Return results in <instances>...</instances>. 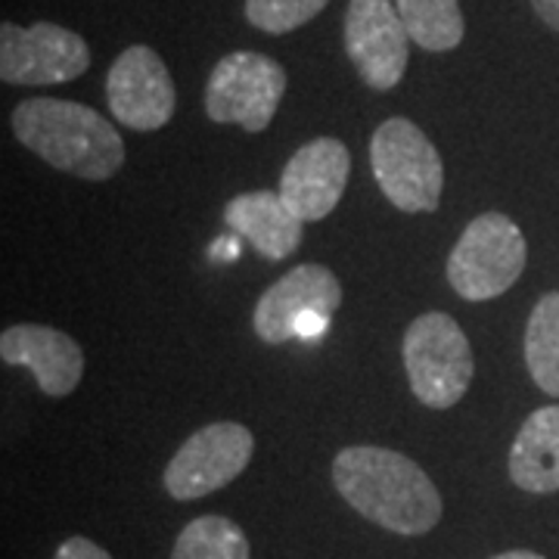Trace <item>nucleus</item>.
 <instances>
[{
	"mask_svg": "<svg viewBox=\"0 0 559 559\" xmlns=\"http://www.w3.org/2000/svg\"><path fill=\"white\" fill-rule=\"evenodd\" d=\"M336 491L364 520L395 535H426L441 520V495L411 457L377 444H355L336 454Z\"/></svg>",
	"mask_w": 559,
	"mask_h": 559,
	"instance_id": "1",
	"label": "nucleus"
},
{
	"mask_svg": "<svg viewBox=\"0 0 559 559\" xmlns=\"http://www.w3.org/2000/svg\"><path fill=\"white\" fill-rule=\"evenodd\" d=\"M13 134L57 171L84 180H109L124 162V140L91 106L53 97L22 100L13 109Z\"/></svg>",
	"mask_w": 559,
	"mask_h": 559,
	"instance_id": "2",
	"label": "nucleus"
},
{
	"mask_svg": "<svg viewBox=\"0 0 559 559\" xmlns=\"http://www.w3.org/2000/svg\"><path fill=\"white\" fill-rule=\"evenodd\" d=\"M404 367L411 389L426 407H454L476 373V358L460 323L444 311L419 314L404 333Z\"/></svg>",
	"mask_w": 559,
	"mask_h": 559,
	"instance_id": "3",
	"label": "nucleus"
},
{
	"mask_svg": "<svg viewBox=\"0 0 559 559\" xmlns=\"http://www.w3.org/2000/svg\"><path fill=\"white\" fill-rule=\"evenodd\" d=\"M525 237L500 212H485L469 221L448 255V283L466 301H491L503 296L525 271Z\"/></svg>",
	"mask_w": 559,
	"mask_h": 559,
	"instance_id": "4",
	"label": "nucleus"
},
{
	"mask_svg": "<svg viewBox=\"0 0 559 559\" xmlns=\"http://www.w3.org/2000/svg\"><path fill=\"white\" fill-rule=\"evenodd\" d=\"M373 178L401 212H436L444 187V165L432 140L411 119H385L370 140Z\"/></svg>",
	"mask_w": 559,
	"mask_h": 559,
	"instance_id": "5",
	"label": "nucleus"
},
{
	"mask_svg": "<svg viewBox=\"0 0 559 559\" xmlns=\"http://www.w3.org/2000/svg\"><path fill=\"white\" fill-rule=\"evenodd\" d=\"M286 94V69L277 60L237 50L212 69L205 84V112L218 124H240L249 134L264 131Z\"/></svg>",
	"mask_w": 559,
	"mask_h": 559,
	"instance_id": "6",
	"label": "nucleus"
},
{
	"mask_svg": "<svg viewBox=\"0 0 559 559\" xmlns=\"http://www.w3.org/2000/svg\"><path fill=\"white\" fill-rule=\"evenodd\" d=\"M87 66V40L57 22H35L28 28L13 22L0 25V79L7 84H62L84 75Z\"/></svg>",
	"mask_w": 559,
	"mask_h": 559,
	"instance_id": "7",
	"label": "nucleus"
},
{
	"mask_svg": "<svg viewBox=\"0 0 559 559\" xmlns=\"http://www.w3.org/2000/svg\"><path fill=\"white\" fill-rule=\"evenodd\" d=\"M255 454V436L240 423H212L193 432L165 466V491L175 500H200L240 476Z\"/></svg>",
	"mask_w": 559,
	"mask_h": 559,
	"instance_id": "8",
	"label": "nucleus"
},
{
	"mask_svg": "<svg viewBox=\"0 0 559 559\" xmlns=\"http://www.w3.org/2000/svg\"><path fill=\"white\" fill-rule=\"evenodd\" d=\"M106 103L112 119L124 128L159 131L175 116L178 91L159 53L146 44H134L121 50L106 75Z\"/></svg>",
	"mask_w": 559,
	"mask_h": 559,
	"instance_id": "9",
	"label": "nucleus"
},
{
	"mask_svg": "<svg viewBox=\"0 0 559 559\" xmlns=\"http://www.w3.org/2000/svg\"><path fill=\"white\" fill-rule=\"evenodd\" d=\"M407 28L395 0H352L345 10V53L360 81L392 91L407 69Z\"/></svg>",
	"mask_w": 559,
	"mask_h": 559,
	"instance_id": "10",
	"label": "nucleus"
},
{
	"mask_svg": "<svg viewBox=\"0 0 559 559\" xmlns=\"http://www.w3.org/2000/svg\"><path fill=\"white\" fill-rule=\"evenodd\" d=\"M342 305V283L323 264H299L286 277L277 280L255 305V333L267 345L296 340V330L305 318L323 314L333 318Z\"/></svg>",
	"mask_w": 559,
	"mask_h": 559,
	"instance_id": "11",
	"label": "nucleus"
},
{
	"mask_svg": "<svg viewBox=\"0 0 559 559\" xmlns=\"http://www.w3.org/2000/svg\"><path fill=\"white\" fill-rule=\"evenodd\" d=\"M352 171V153L336 138H318L296 150L280 178V197L308 221H323L340 205Z\"/></svg>",
	"mask_w": 559,
	"mask_h": 559,
	"instance_id": "12",
	"label": "nucleus"
},
{
	"mask_svg": "<svg viewBox=\"0 0 559 559\" xmlns=\"http://www.w3.org/2000/svg\"><path fill=\"white\" fill-rule=\"evenodd\" d=\"M0 358L7 367H25L38 380L40 392L66 399L84 377V352L69 333L44 323H16L0 336Z\"/></svg>",
	"mask_w": 559,
	"mask_h": 559,
	"instance_id": "13",
	"label": "nucleus"
},
{
	"mask_svg": "<svg viewBox=\"0 0 559 559\" xmlns=\"http://www.w3.org/2000/svg\"><path fill=\"white\" fill-rule=\"evenodd\" d=\"M227 227L255 246V252L271 261L289 259L301 242L305 221L283 202L280 193L271 190H252L240 193L224 205Z\"/></svg>",
	"mask_w": 559,
	"mask_h": 559,
	"instance_id": "14",
	"label": "nucleus"
},
{
	"mask_svg": "<svg viewBox=\"0 0 559 559\" xmlns=\"http://www.w3.org/2000/svg\"><path fill=\"white\" fill-rule=\"evenodd\" d=\"M510 479L528 495L559 491V404L538 407L510 448Z\"/></svg>",
	"mask_w": 559,
	"mask_h": 559,
	"instance_id": "15",
	"label": "nucleus"
},
{
	"mask_svg": "<svg viewBox=\"0 0 559 559\" xmlns=\"http://www.w3.org/2000/svg\"><path fill=\"white\" fill-rule=\"evenodd\" d=\"M395 7L417 47L429 53H444L460 47L466 32L460 0H395Z\"/></svg>",
	"mask_w": 559,
	"mask_h": 559,
	"instance_id": "16",
	"label": "nucleus"
},
{
	"mask_svg": "<svg viewBox=\"0 0 559 559\" xmlns=\"http://www.w3.org/2000/svg\"><path fill=\"white\" fill-rule=\"evenodd\" d=\"M525 364L538 389L559 399V293H547L528 318Z\"/></svg>",
	"mask_w": 559,
	"mask_h": 559,
	"instance_id": "17",
	"label": "nucleus"
},
{
	"mask_svg": "<svg viewBox=\"0 0 559 559\" xmlns=\"http://www.w3.org/2000/svg\"><path fill=\"white\" fill-rule=\"evenodd\" d=\"M171 559H249V538L227 516H200L187 522Z\"/></svg>",
	"mask_w": 559,
	"mask_h": 559,
	"instance_id": "18",
	"label": "nucleus"
},
{
	"mask_svg": "<svg viewBox=\"0 0 559 559\" xmlns=\"http://www.w3.org/2000/svg\"><path fill=\"white\" fill-rule=\"evenodd\" d=\"M330 0H246V20L267 35L296 32L311 22Z\"/></svg>",
	"mask_w": 559,
	"mask_h": 559,
	"instance_id": "19",
	"label": "nucleus"
},
{
	"mask_svg": "<svg viewBox=\"0 0 559 559\" xmlns=\"http://www.w3.org/2000/svg\"><path fill=\"white\" fill-rule=\"evenodd\" d=\"M53 559H112V557L103 550L100 544H94V540L69 538V540H62L60 547H57V557Z\"/></svg>",
	"mask_w": 559,
	"mask_h": 559,
	"instance_id": "20",
	"label": "nucleus"
},
{
	"mask_svg": "<svg viewBox=\"0 0 559 559\" xmlns=\"http://www.w3.org/2000/svg\"><path fill=\"white\" fill-rule=\"evenodd\" d=\"M532 7H535V13H538L544 25L559 32V0H532Z\"/></svg>",
	"mask_w": 559,
	"mask_h": 559,
	"instance_id": "21",
	"label": "nucleus"
},
{
	"mask_svg": "<svg viewBox=\"0 0 559 559\" xmlns=\"http://www.w3.org/2000/svg\"><path fill=\"white\" fill-rule=\"evenodd\" d=\"M212 255H215V259H237V255H240L237 234L230 230V237H221V240L215 242V249H212Z\"/></svg>",
	"mask_w": 559,
	"mask_h": 559,
	"instance_id": "22",
	"label": "nucleus"
},
{
	"mask_svg": "<svg viewBox=\"0 0 559 559\" xmlns=\"http://www.w3.org/2000/svg\"><path fill=\"white\" fill-rule=\"evenodd\" d=\"M491 559H544L535 550H507V554H498V557Z\"/></svg>",
	"mask_w": 559,
	"mask_h": 559,
	"instance_id": "23",
	"label": "nucleus"
}]
</instances>
